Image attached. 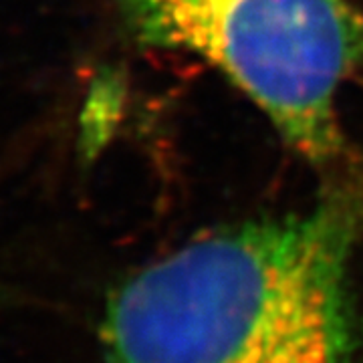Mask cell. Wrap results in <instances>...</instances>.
<instances>
[{
	"instance_id": "obj_1",
	"label": "cell",
	"mask_w": 363,
	"mask_h": 363,
	"mask_svg": "<svg viewBox=\"0 0 363 363\" xmlns=\"http://www.w3.org/2000/svg\"><path fill=\"white\" fill-rule=\"evenodd\" d=\"M363 188L198 236L107 298L109 363H353Z\"/></svg>"
},
{
	"instance_id": "obj_2",
	"label": "cell",
	"mask_w": 363,
	"mask_h": 363,
	"mask_svg": "<svg viewBox=\"0 0 363 363\" xmlns=\"http://www.w3.org/2000/svg\"><path fill=\"white\" fill-rule=\"evenodd\" d=\"M138 47L218 69L297 154L345 156L341 89L363 71V9L353 0H116Z\"/></svg>"
}]
</instances>
